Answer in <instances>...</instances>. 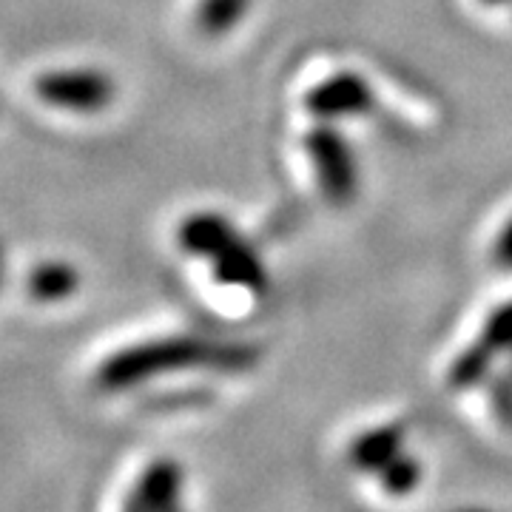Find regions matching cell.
<instances>
[{
  "mask_svg": "<svg viewBox=\"0 0 512 512\" xmlns=\"http://www.w3.org/2000/svg\"><path fill=\"white\" fill-rule=\"evenodd\" d=\"M214 365V367H242V353L239 350H211L188 339H171V342H154V345H140L114 353L106 365L97 373V384L106 390H123L131 384L160 376L168 370H180L191 365Z\"/></svg>",
  "mask_w": 512,
  "mask_h": 512,
  "instance_id": "obj_1",
  "label": "cell"
},
{
  "mask_svg": "<svg viewBox=\"0 0 512 512\" xmlns=\"http://www.w3.org/2000/svg\"><path fill=\"white\" fill-rule=\"evenodd\" d=\"M37 97L49 106L69 111H100L114 97V83L106 72L74 69V72L40 74L35 83Z\"/></svg>",
  "mask_w": 512,
  "mask_h": 512,
  "instance_id": "obj_2",
  "label": "cell"
},
{
  "mask_svg": "<svg viewBox=\"0 0 512 512\" xmlns=\"http://www.w3.org/2000/svg\"><path fill=\"white\" fill-rule=\"evenodd\" d=\"M134 495L143 501L148 512H177L180 507V495H183V467L177 461L160 458L154 464H148L143 476L134 487Z\"/></svg>",
  "mask_w": 512,
  "mask_h": 512,
  "instance_id": "obj_3",
  "label": "cell"
},
{
  "mask_svg": "<svg viewBox=\"0 0 512 512\" xmlns=\"http://www.w3.org/2000/svg\"><path fill=\"white\" fill-rule=\"evenodd\" d=\"M402 450V430L399 427H384V430H370L362 439L350 444V464L373 473V470H384L390 461Z\"/></svg>",
  "mask_w": 512,
  "mask_h": 512,
  "instance_id": "obj_4",
  "label": "cell"
},
{
  "mask_svg": "<svg viewBox=\"0 0 512 512\" xmlns=\"http://www.w3.org/2000/svg\"><path fill=\"white\" fill-rule=\"evenodd\" d=\"M316 163L322 171V180L333 194H348L350 191V160L345 146L333 134H316L311 140Z\"/></svg>",
  "mask_w": 512,
  "mask_h": 512,
  "instance_id": "obj_5",
  "label": "cell"
},
{
  "mask_svg": "<svg viewBox=\"0 0 512 512\" xmlns=\"http://www.w3.org/2000/svg\"><path fill=\"white\" fill-rule=\"evenodd\" d=\"M80 285V276L66 262H43L29 274V293L40 302L66 299Z\"/></svg>",
  "mask_w": 512,
  "mask_h": 512,
  "instance_id": "obj_6",
  "label": "cell"
},
{
  "mask_svg": "<svg viewBox=\"0 0 512 512\" xmlns=\"http://www.w3.org/2000/svg\"><path fill=\"white\" fill-rule=\"evenodd\" d=\"M367 103V89L356 77H339L328 83L319 97L313 100V106L322 111H356Z\"/></svg>",
  "mask_w": 512,
  "mask_h": 512,
  "instance_id": "obj_7",
  "label": "cell"
},
{
  "mask_svg": "<svg viewBox=\"0 0 512 512\" xmlns=\"http://www.w3.org/2000/svg\"><path fill=\"white\" fill-rule=\"evenodd\" d=\"M419 476H421V470L413 458L396 456L382 470V484L387 493L404 495V493H410V490L419 484Z\"/></svg>",
  "mask_w": 512,
  "mask_h": 512,
  "instance_id": "obj_8",
  "label": "cell"
},
{
  "mask_svg": "<svg viewBox=\"0 0 512 512\" xmlns=\"http://www.w3.org/2000/svg\"><path fill=\"white\" fill-rule=\"evenodd\" d=\"M490 353H493V348L484 342L481 348L470 350V353H464L461 359H458V365L453 367V384L456 387H470L473 382H478L481 376H484V370H487V365H490Z\"/></svg>",
  "mask_w": 512,
  "mask_h": 512,
  "instance_id": "obj_9",
  "label": "cell"
},
{
  "mask_svg": "<svg viewBox=\"0 0 512 512\" xmlns=\"http://www.w3.org/2000/svg\"><path fill=\"white\" fill-rule=\"evenodd\" d=\"M242 9H245V0H205L202 20L208 29L222 32L225 26H231V20L242 15Z\"/></svg>",
  "mask_w": 512,
  "mask_h": 512,
  "instance_id": "obj_10",
  "label": "cell"
},
{
  "mask_svg": "<svg viewBox=\"0 0 512 512\" xmlns=\"http://www.w3.org/2000/svg\"><path fill=\"white\" fill-rule=\"evenodd\" d=\"M490 348H504V345H512V308L501 313L495 319L490 330H487V339H484Z\"/></svg>",
  "mask_w": 512,
  "mask_h": 512,
  "instance_id": "obj_11",
  "label": "cell"
},
{
  "mask_svg": "<svg viewBox=\"0 0 512 512\" xmlns=\"http://www.w3.org/2000/svg\"><path fill=\"white\" fill-rule=\"evenodd\" d=\"M493 407L495 416L504 421V424H512V382H495L493 387Z\"/></svg>",
  "mask_w": 512,
  "mask_h": 512,
  "instance_id": "obj_12",
  "label": "cell"
},
{
  "mask_svg": "<svg viewBox=\"0 0 512 512\" xmlns=\"http://www.w3.org/2000/svg\"><path fill=\"white\" fill-rule=\"evenodd\" d=\"M498 256H501V262H504V265H512V228L504 234V239H501V245H498Z\"/></svg>",
  "mask_w": 512,
  "mask_h": 512,
  "instance_id": "obj_13",
  "label": "cell"
},
{
  "mask_svg": "<svg viewBox=\"0 0 512 512\" xmlns=\"http://www.w3.org/2000/svg\"><path fill=\"white\" fill-rule=\"evenodd\" d=\"M123 512H148V510H146V507H143V501H140L137 495L131 493L126 498V504H123Z\"/></svg>",
  "mask_w": 512,
  "mask_h": 512,
  "instance_id": "obj_14",
  "label": "cell"
},
{
  "mask_svg": "<svg viewBox=\"0 0 512 512\" xmlns=\"http://www.w3.org/2000/svg\"><path fill=\"white\" fill-rule=\"evenodd\" d=\"M0 282H3V242H0Z\"/></svg>",
  "mask_w": 512,
  "mask_h": 512,
  "instance_id": "obj_15",
  "label": "cell"
},
{
  "mask_svg": "<svg viewBox=\"0 0 512 512\" xmlns=\"http://www.w3.org/2000/svg\"><path fill=\"white\" fill-rule=\"evenodd\" d=\"M177 512H183V510H177Z\"/></svg>",
  "mask_w": 512,
  "mask_h": 512,
  "instance_id": "obj_16",
  "label": "cell"
}]
</instances>
